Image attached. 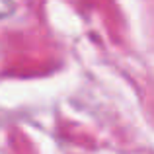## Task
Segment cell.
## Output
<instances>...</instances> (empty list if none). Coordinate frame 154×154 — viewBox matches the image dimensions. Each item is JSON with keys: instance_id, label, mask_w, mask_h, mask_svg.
Listing matches in <instances>:
<instances>
[{"instance_id": "cell-1", "label": "cell", "mask_w": 154, "mask_h": 154, "mask_svg": "<svg viewBox=\"0 0 154 154\" xmlns=\"http://www.w3.org/2000/svg\"><path fill=\"white\" fill-rule=\"evenodd\" d=\"M14 10H16L14 0H0V20L12 16V14H14Z\"/></svg>"}]
</instances>
